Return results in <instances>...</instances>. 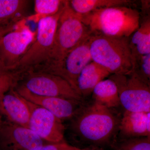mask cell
I'll use <instances>...</instances> for the list:
<instances>
[{
  "label": "cell",
  "instance_id": "cell-1",
  "mask_svg": "<svg viewBox=\"0 0 150 150\" xmlns=\"http://www.w3.org/2000/svg\"><path fill=\"white\" fill-rule=\"evenodd\" d=\"M112 109L95 101L85 105L71 119L70 130L74 140L100 148L114 143L121 118Z\"/></svg>",
  "mask_w": 150,
  "mask_h": 150
},
{
  "label": "cell",
  "instance_id": "cell-2",
  "mask_svg": "<svg viewBox=\"0 0 150 150\" xmlns=\"http://www.w3.org/2000/svg\"><path fill=\"white\" fill-rule=\"evenodd\" d=\"M81 16L93 35L129 38L140 24V12L131 7L100 9Z\"/></svg>",
  "mask_w": 150,
  "mask_h": 150
},
{
  "label": "cell",
  "instance_id": "cell-3",
  "mask_svg": "<svg viewBox=\"0 0 150 150\" xmlns=\"http://www.w3.org/2000/svg\"><path fill=\"white\" fill-rule=\"evenodd\" d=\"M92 35L82 16L73 10L65 1L60 15L49 60L43 68L58 63L75 47Z\"/></svg>",
  "mask_w": 150,
  "mask_h": 150
},
{
  "label": "cell",
  "instance_id": "cell-4",
  "mask_svg": "<svg viewBox=\"0 0 150 150\" xmlns=\"http://www.w3.org/2000/svg\"><path fill=\"white\" fill-rule=\"evenodd\" d=\"M90 50L93 62L110 74H126L131 72L129 37L92 35Z\"/></svg>",
  "mask_w": 150,
  "mask_h": 150
},
{
  "label": "cell",
  "instance_id": "cell-5",
  "mask_svg": "<svg viewBox=\"0 0 150 150\" xmlns=\"http://www.w3.org/2000/svg\"><path fill=\"white\" fill-rule=\"evenodd\" d=\"M63 8L56 14L41 19L38 22L35 40L22 57L15 70L26 72H37L46 66L53 48Z\"/></svg>",
  "mask_w": 150,
  "mask_h": 150
},
{
  "label": "cell",
  "instance_id": "cell-6",
  "mask_svg": "<svg viewBox=\"0 0 150 150\" xmlns=\"http://www.w3.org/2000/svg\"><path fill=\"white\" fill-rule=\"evenodd\" d=\"M108 78L117 86L120 104L125 110L150 112V86L131 72L126 74L110 75Z\"/></svg>",
  "mask_w": 150,
  "mask_h": 150
},
{
  "label": "cell",
  "instance_id": "cell-7",
  "mask_svg": "<svg viewBox=\"0 0 150 150\" xmlns=\"http://www.w3.org/2000/svg\"><path fill=\"white\" fill-rule=\"evenodd\" d=\"M26 18L14 29L0 38V60L8 71H13L35 40L36 31L26 24Z\"/></svg>",
  "mask_w": 150,
  "mask_h": 150
},
{
  "label": "cell",
  "instance_id": "cell-8",
  "mask_svg": "<svg viewBox=\"0 0 150 150\" xmlns=\"http://www.w3.org/2000/svg\"><path fill=\"white\" fill-rule=\"evenodd\" d=\"M21 83L19 85L35 95L83 100L67 81L56 75L28 72Z\"/></svg>",
  "mask_w": 150,
  "mask_h": 150
},
{
  "label": "cell",
  "instance_id": "cell-9",
  "mask_svg": "<svg viewBox=\"0 0 150 150\" xmlns=\"http://www.w3.org/2000/svg\"><path fill=\"white\" fill-rule=\"evenodd\" d=\"M91 36L90 35L75 47L62 61L35 72L48 73L61 77L76 91V83L79 75L84 68L92 62L90 50Z\"/></svg>",
  "mask_w": 150,
  "mask_h": 150
},
{
  "label": "cell",
  "instance_id": "cell-10",
  "mask_svg": "<svg viewBox=\"0 0 150 150\" xmlns=\"http://www.w3.org/2000/svg\"><path fill=\"white\" fill-rule=\"evenodd\" d=\"M22 98L29 111V129L48 143L64 142L65 127L62 120L44 108Z\"/></svg>",
  "mask_w": 150,
  "mask_h": 150
},
{
  "label": "cell",
  "instance_id": "cell-11",
  "mask_svg": "<svg viewBox=\"0 0 150 150\" xmlns=\"http://www.w3.org/2000/svg\"><path fill=\"white\" fill-rule=\"evenodd\" d=\"M49 144L29 128L7 120L0 129V150H31Z\"/></svg>",
  "mask_w": 150,
  "mask_h": 150
},
{
  "label": "cell",
  "instance_id": "cell-12",
  "mask_svg": "<svg viewBox=\"0 0 150 150\" xmlns=\"http://www.w3.org/2000/svg\"><path fill=\"white\" fill-rule=\"evenodd\" d=\"M15 90L22 97L44 108L62 121L71 120L85 105L83 100L35 95L21 85Z\"/></svg>",
  "mask_w": 150,
  "mask_h": 150
},
{
  "label": "cell",
  "instance_id": "cell-13",
  "mask_svg": "<svg viewBox=\"0 0 150 150\" xmlns=\"http://www.w3.org/2000/svg\"><path fill=\"white\" fill-rule=\"evenodd\" d=\"M0 114L9 122L29 128V110L15 89L11 90L0 98Z\"/></svg>",
  "mask_w": 150,
  "mask_h": 150
},
{
  "label": "cell",
  "instance_id": "cell-14",
  "mask_svg": "<svg viewBox=\"0 0 150 150\" xmlns=\"http://www.w3.org/2000/svg\"><path fill=\"white\" fill-rule=\"evenodd\" d=\"M118 132L122 139L150 137V112L125 110L121 118Z\"/></svg>",
  "mask_w": 150,
  "mask_h": 150
},
{
  "label": "cell",
  "instance_id": "cell-15",
  "mask_svg": "<svg viewBox=\"0 0 150 150\" xmlns=\"http://www.w3.org/2000/svg\"><path fill=\"white\" fill-rule=\"evenodd\" d=\"M110 75L103 67L92 61L79 75L76 83V91L83 99L92 94L96 86Z\"/></svg>",
  "mask_w": 150,
  "mask_h": 150
},
{
  "label": "cell",
  "instance_id": "cell-16",
  "mask_svg": "<svg viewBox=\"0 0 150 150\" xmlns=\"http://www.w3.org/2000/svg\"><path fill=\"white\" fill-rule=\"evenodd\" d=\"M129 47L131 59L150 54V17L145 16L139 28L131 35Z\"/></svg>",
  "mask_w": 150,
  "mask_h": 150
},
{
  "label": "cell",
  "instance_id": "cell-17",
  "mask_svg": "<svg viewBox=\"0 0 150 150\" xmlns=\"http://www.w3.org/2000/svg\"><path fill=\"white\" fill-rule=\"evenodd\" d=\"M92 94L94 101L108 108H113L121 105L117 86L109 78L98 84Z\"/></svg>",
  "mask_w": 150,
  "mask_h": 150
},
{
  "label": "cell",
  "instance_id": "cell-18",
  "mask_svg": "<svg viewBox=\"0 0 150 150\" xmlns=\"http://www.w3.org/2000/svg\"><path fill=\"white\" fill-rule=\"evenodd\" d=\"M69 4L75 12L81 15L100 9L113 7L129 6L133 2L129 0H71Z\"/></svg>",
  "mask_w": 150,
  "mask_h": 150
},
{
  "label": "cell",
  "instance_id": "cell-19",
  "mask_svg": "<svg viewBox=\"0 0 150 150\" xmlns=\"http://www.w3.org/2000/svg\"><path fill=\"white\" fill-rule=\"evenodd\" d=\"M29 1L0 0V20L20 21L26 17L24 13Z\"/></svg>",
  "mask_w": 150,
  "mask_h": 150
},
{
  "label": "cell",
  "instance_id": "cell-20",
  "mask_svg": "<svg viewBox=\"0 0 150 150\" xmlns=\"http://www.w3.org/2000/svg\"><path fill=\"white\" fill-rule=\"evenodd\" d=\"M65 1L62 0H35L34 1L35 14L26 17L27 21L38 22L41 19L52 16L61 10Z\"/></svg>",
  "mask_w": 150,
  "mask_h": 150
},
{
  "label": "cell",
  "instance_id": "cell-21",
  "mask_svg": "<svg viewBox=\"0 0 150 150\" xmlns=\"http://www.w3.org/2000/svg\"><path fill=\"white\" fill-rule=\"evenodd\" d=\"M26 74L21 70H15L0 74V98L11 90L16 88Z\"/></svg>",
  "mask_w": 150,
  "mask_h": 150
},
{
  "label": "cell",
  "instance_id": "cell-22",
  "mask_svg": "<svg viewBox=\"0 0 150 150\" xmlns=\"http://www.w3.org/2000/svg\"><path fill=\"white\" fill-rule=\"evenodd\" d=\"M131 72L148 86H150V54L131 59Z\"/></svg>",
  "mask_w": 150,
  "mask_h": 150
},
{
  "label": "cell",
  "instance_id": "cell-23",
  "mask_svg": "<svg viewBox=\"0 0 150 150\" xmlns=\"http://www.w3.org/2000/svg\"><path fill=\"white\" fill-rule=\"evenodd\" d=\"M116 150H150V137L122 139Z\"/></svg>",
  "mask_w": 150,
  "mask_h": 150
},
{
  "label": "cell",
  "instance_id": "cell-24",
  "mask_svg": "<svg viewBox=\"0 0 150 150\" xmlns=\"http://www.w3.org/2000/svg\"><path fill=\"white\" fill-rule=\"evenodd\" d=\"M76 147L68 144L65 142L51 143L31 150H76Z\"/></svg>",
  "mask_w": 150,
  "mask_h": 150
},
{
  "label": "cell",
  "instance_id": "cell-25",
  "mask_svg": "<svg viewBox=\"0 0 150 150\" xmlns=\"http://www.w3.org/2000/svg\"><path fill=\"white\" fill-rule=\"evenodd\" d=\"M19 21L0 20V38L13 30Z\"/></svg>",
  "mask_w": 150,
  "mask_h": 150
},
{
  "label": "cell",
  "instance_id": "cell-26",
  "mask_svg": "<svg viewBox=\"0 0 150 150\" xmlns=\"http://www.w3.org/2000/svg\"><path fill=\"white\" fill-rule=\"evenodd\" d=\"M76 150H104L102 148L100 147H87L83 149H81V148H79L76 147Z\"/></svg>",
  "mask_w": 150,
  "mask_h": 150
},
{
  "label": "cell",
  "instance_id": "cell-27",
  "mask_svg": "<svg viewBox=\"0 0 150 150\" xmlns=\"http://www.w3.org/2000/svg\"><path fill=\"white\" fill-rule=\"evenodd\" d=\"M5 67L3 64L2 62L0 60V74H2L3 73L9 71Z\"/></svg>",
  "mask_w": 150,
  "mask_h": 150
},
{
  "label": "cell",
  "instance_id": "cell-28",
  "mask_svg": "<svg viewBox=\"0 0 150 150\" xmlns=\"http://www.w3.org/2000/svg\"><path fill=\"white\" fill-rule=\"evenodd\" d=\"M4 121H3L1 115L0 114V129L2 126L3 124H4Z\"/></svg>",
  "mask_w": 150,
  "mask_h": 150
}]
</instances>
